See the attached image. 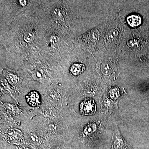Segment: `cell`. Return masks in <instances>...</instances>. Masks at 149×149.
I'll return each mask as SVG.
<instances>
[{
	"mask_svg": "<svg viewBox=\"0 0 149 149\" xmlns=\"http://www.w3.org/2000/svg\"><path fill=\"white\" fill-rule=\"evenodd\" d=\"M85 68L84 64L82 63H74L70 67V71L73 75H78L85 71Z\"/></svg>",
	"mask_w": 149,
	"mask_h": 149,
	"instance_id": "obj_4",
	"label": "cell"
},
{
	"mask_svg": "<svg viewBox=\"0 0 149 149\" xmlns=\"http://www.w3.org/2000/svg\"><path fill=\"white\" fill-rule=\"evenodd\" d=\"M96 111L95 103L93 99H86L80 103V111L82 114L92 115L95 113Z\"/></svg>",
	"mask_w": 149,
	"mask_h": 149,
	"instance_id": "obj_1",
	"label": "cell"
},
{
	"mask_svg": "<svg viewBox=\"0 0 149 149\" xmlns=\"http://www.w3.org/2000/svg\"><path fill=\"white\" fill-rule=\"evenodd\" d=\"M28 103L32 107H36L40 103V97L37 92H31L27 96Z\"/></svg>",
	"mask_w": 149,
	"mask_h": 149,
	"instance_id": "obj_2",
	"label": "cell"
},
{
	"mask_svg": "<svg viewBox=\"0 0 149 149\" xmlns=\"http://www.w3.org/2000/svg\"><path fill=\"white\" fill-rule=\"evenodd\" d=\"M102 72L104 74L108 75L111 72V68L109 65L107 63H103L101 66Z\"/></svg>",
	"mask_w": 149,
	"mask_h": 149,
	"instance_id": "obj_7",
	"label": "cell"
},
{
	"mask_svg": "<svg viewBox=\"0 0 149 149\" xmlns=\"http://www.w3.org/2000/svg\"><path fill=\"white\" fill-rule=\"evenodd\" d=\"M127 21L128 24L132 27H138L142 23V19L141 17L135 15H132L128 17Z\"/></svg>",
	"mask_w": 149,
	"mask_h": 149,
	"instance_id": "obj_3",
	"label": "cell"
},
{
	"mask_svg": "<svg viewBox=\"0 0 149 149\" xmlns=\"http://www.w3.org/2000/svg\"><path fill=\"white\" fill-rule=\"evenodd\" d=\"M35 38V34L32 32H27L24 37V40L27 43H30L33 41Z\"/></svg>",
	"mask_w": 149,
	"mask_h": 149,
	"instance_id": "obj_8",
	"label": "cell"
},
{
	"mask_svg": "<svg viewBox=\"0 0 149 149\" xmlns=\"http://www.w3.org/2000/svg\"><path fill=\"white\" fill-rule=\"evenodd\" d=\"M59 38L57 36L54 35L51 37L50 42L52 45H55L58 42Z\"/></svg>",
	"mask_w": 149,
	"mask_h": 149,
	"instance_id": "obj_10",
	"label": "cell"
},
{
	"mask_svg": "<svg viewBox=\"0 0 149 149\" xmlns=\"http://www.w3.org/2000/svg\"><path fill=\"white\" fill-rule=\"evenodd\" d=\"M115 96L116 99H117L119 97V92L117 89H113L110 91V96L112 99H113V97Z\"/></svg>",
	"mask_w": 149,
	"mask_h": 149,
	"instance_id": "obj_9",
	"label": "cell"
},
{
	"mask_svg": "<svg viewBox=\"0 0 149 149\" xmlns=\"http://www.w3.org/2000/svg\"><path fill=\"white\" fill-rule=\"evenodd\" d=\"M19 3H20L21 6H24L26 5L27 2H26V1H19Z\"/></svg>",
	"mask_w": 149,
	"mask_h": 149,
	"instance_id": "obj_11",
	"label": "cell"
},
{
	"mask_svg": "<svg viewBox=\"0 0 149 149\" xmlns=\"http://www.w3.org/2000/svg\"><path fill=\"white\" fill-rule=\"evenodd\" d=\"M115 149H123L125 148V142L119 133L116 134L114 143Z\"/></svg>",
	"mask_w": 149,
	"mask_h": 149,
	"instance_id": "obj_5",
	"label": "cell"
},
{
	"mask_svg": "<svg viewBox=\"0 0 149 149\" xmlns=\"http://www.w3.org/2000/svg\"><path fill=\"white\" fill-rule=\"evenodd\" d=\"M96 128H97V126L95 123H90V124H88L84 128L83 133L86 136L91 135L95 132Z\"/></svg>",
	"mask_w": 149,
	"mask_h": 149,
	"instance_id": "obj_6",
	"label": "cell"
}]
</instances>
